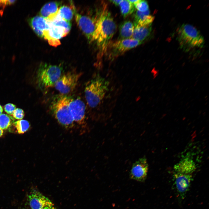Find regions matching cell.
Returning <instances> with one entry per match:
<instances>
[{
    "mask_svg": "<svg viewBox=\"0 0 209 209\" xmlns=\"http://www.w3.org/2000/svg\"><path fill=\"white\" fill-rule=\"evenodd\" d=\"M49 21L53 25L62 27L69 32L71 29V24L70 22L63 19L58 14L53 19Z\"/></svg>",
    "mask_w": 209,
    "mask_h": 209,
    "instance_id": "obj_21",
    "label": "cell"
},
{
    "mask_svg": "<svg viewBox=\"0 0 209 209\" xmlns=\"http://www.w3.org/2000/svg\"><path fill=\"white\" fill-rule=\"evenodd\" d=\"M29 24L36 34L43 38L44 32L49 28L48 21L40 16H36L28 19Z\"/></svg>",
    "mask_w": 209,
    "mask_h": 209,
    "instance_id": "obj_13",
    "label": "cell"
},
{
    "mask_svg": "<svg viewBox=\"0 0 209 209\" xmlns=\"http://www.w3.org/2000/svg\"><path fill=\"white\" fill-rule=\"evenodd\" d=\"M81 75L80 73L68 72L61 76L54 87L61 95H65L75 89Z\"/></svg>",
    "mask_w": 209,
    "mask_h": 209,
    "instance_id": "obj_8",
    "label": "cell"
},
{
    "mask_svg": "<svg viewBox=\"0 0 209 209\" xmlns=\"http://www.w3.org/2000/svg\"><path fill=\"white\" fill-rule=\"evenodd\" d=\"M110 82L99 73L95 74L86 84L84 95L87 102L92 108H97L102 103L109 91Z\"/></svg>",
    "mask_w": 209,
    "mask_h": 209,
    "instance_id": "obj_2",
    "label": "cell"
},
{
    "mask_svg": "<svg viewBox=\"0 0 209 209\" xmlns=\"http://www.w3.org/2000/svg\"><path fill=\"white\" fill-rule=\"evenodd\" d=\"M134 26L130 21H125L120 26V39H125L132 38Z\"/></svg>",
    "mask_w": 209,
    "mask_h": 209,
    "instance_id": "obj_18",
    "label": "cell"
},
{
    "mask_svg": "<svg viewBox=\"0 0 209 209\" xmlns=\"http://www.w3.org/2000/svg\"><path fill=\"white\" fill-rule=\"evenodd\" d=\"M142 43L132 38L119 39L115 42H111L107 46L105 53H107L106 54L109 59L113 60Z\"/></svg>",
    "mask_w": 209,
    "mask_h": 209,
    "instance_id": "obj_6",
    "label": "cell"
},
{
    "mask_svg": "<svg viewBox=\"0 0 209 209\" xmlns=\"http://www.w3.org/2000/svg\"><path fill=\"white\" fill-rule=\"evenodd\" d=\"M69 107L74 122L82 126H85L86 106L83 102L79 98H71Z\"/></svg>",
    "mask_w": 209,
    "mask_h": 209,
    "instance_id": "obj_9",
    "label": "cell"
},
{
    "mask_svg": "<svg viewBox=\"0 0 209 209\" xmlns=\"http://www.w3.org/2000/svg\"><path fill=\"white\" fill-rule=\"evenodd\" d=\"M28 200L31 209H42L54 205L48 198L36 190H33L29 193Z\"/></svg>",
    "mask_w": 209,
    "mask_h": 209,
    "instance_id": "obj_11",
    "label": "cell"
},
{
    "mask_svg": "<svg viewBox=\"0 0 209 209\" xmlns=\"http://www.w3.org/2000/svg\"><path fill=\"white\" fill-rule=\"evenodd\" d=\"M150 14V11L149 9L144 12L137 10L134 16V25L147 26L151 25L154 18Z\"/></svg>",
    "mask_w": 209,
    "mask_h": 209,
    "instance_id": "obj_16",
    "label": "cell"
},
{
    "mask_svg": "<svg viewBox=\"0 0 209 209\" xmlns=\"http://www.w3.org/2000/svg\"><path fill=\"white\" fill-rule=\"evenodd\" d=\"M71 98L61 95L55 98L51 105V110L58 122L66 129H70L74 126V122L69 107Z\"/></svg>",
    "mask_w": 209,
    "mask_h": 209,
    "instance_id": "obj_3",
    "label": "cell"
},
{
    "mask_svg": "<svg viewBox=\"0 0 209 209\" xmlns=\"http://www.w3.org/2000/svg\"><path fill=\"white\" fill-rule=\"evenodd\" d=\"M13 123L19 134H22L26 131L30 127L29 122L25 120H19Z\"/></svg>",
    "mask_w": 209,
    "mask_h": 209,
    "instance_id": "obj_23",
    "label": "cell"
},
{
    "mask_svg": "<svg viewBox=\"0 0 209 209\" xmlns=\"http://www.w3.org/2000/svg\"><path fill=\"white\" fill-rule=\"evenodd\" d=\"M96 37V41L100 54L105 53L111 39L115 34L117 26L107 5L103 4L95 17Z\"/></svg>",
    "mask_w": 209,
    "mask_h": 209,
    "instance_id": "obj_1",
    "label": "cell"
},
{
    "mask_svg": "<svg viewBox=\"0 0 209 209\" xmlns=\"http://www.w3.org/2000/svg\"><path fill=\"white\" fill-rule=\"evenodd\" d=\"M42 209H56L54 205L47 207Z\"/></svg>",
    "mask_w": 209,
    "mask_h": 209,
    "instance_id": "obj_29",
    "label": "cell"
},
{
    "mask_svg": "<svg viewBox=\"0 0 209 209\" xmlns=\"http://www.w3.org/2000/svg\"><path fill=\"white\" fill-rule=\"evenodd\" d=\"M174 183L178 192L183 196L188 191L192 180V174L174 173Z\"/></svg>",
    "mask_w": 209,
    "mask_h": 209,
    "instance_id": "obj_12",
    "label": "cell"
},
{
    "mask_svg": "<svg viewBox=\"0 0 209 209\" xmlns=\"http://www.w3.org/2000/svg\"><path fill=\"white\" fill-rule=\"evenodd\" d=\"M74 11L76 22L89 42H91L96 41V18L80 14L77 12L75 8Z\"/></svg>",
    "mask_w": 209,
    "mask_h": 209,
    "instance_id": "obj_7",
    "label": "cell"
},
{
    "mask_svg": "<svg viewBox=\"0 0 209 209\" xmlns=\"http://www.w3.org/2000/svg\"><path fill=\"white\" fill-rule=\"evenodd\" d=\"M133 5H134L137 3L139 1V0H128Z\"/></svg>",
    "mask_w": 209,
    "mask_h": 209,
    "instance_id": "obj_30",
    "label": "cell"
},
{
    "mask_svg": "<svg viewBox=\"0 0 209 209\" xmlns=\"http://www.w3.org/2000/svg\"><path fill=\"white\" fill-rule=\"evenodd\" d=\"M121 0H111L109 1L115 5V6H118L119 3Z\"/></svg>",
    "mask_w": 209,
    "mask_h": 209,
    "instance_id": "obj_28",
    "label": "cell"
},
{
    "mask_svg": "<svg viewBox=\"0 0 209 209\" xmlns=\"http://www.w3.org/2000/svg\"><path fill=\"white\" fill-rule=\"evenodd\" d=\"M196 169L195 163L189 157L182 159L174 167V173L192 174Z\"/></svg>",
    "mask_w": 209,
    "mask_h": 209,
    "instance_id": "obj_14",
    "label": "cell"
},
{
    "mask_svg": "<svg viewBox=\"0 0 209 209\" xmlns=\"http://www.w3.org/2000/svg\"><path fill=\"white\" fill-rule=\"evenodd\" d=\"M134 26L132 38L142 43L149 37L152 30L151 25L147 26Z\"/></svg>",
    "mask_w": 209,
    "mask_h": 209,
    "instance_id": "obj_17",
    "label": "cell"
},
{
    "mask_svg": "<svg viewBox=\"0 0 209 209\" xmlns=\"http://www.w3.org/2000/svg\"><path fill=\"white\" fill-rule=\"evenodd\" d=\"M3 111V108L0 105V115L2 114Z\"/></svg>",
    "mask_w": 209,
    "mask_h": 209,
    "instance_id": "obj_31",
    "label": "cell"
},
{
    "mask_svg": "<svg viewBox=\"0 0 209 209\" xmlns=\"http://www.w3.org/2000/svg\"><path fill=\"white\" fill-rule=\"evenodd\" d=\"M24 111L19 108H16L12 114L14 118L20 120L24 117Z\"/></svg>",
    "mask_w": 209,
    "mask_h": 209,
    "instance_id": "obj_25",
    "label": "cell"
},
{
    "mask_svg": "<svg viewBox=\"0 0 209 209\" xmlns=\"http://www.w3.org/2000/svg\"><path fill=\"white\" fill-rule=\"evenodd\" d=\"M62 68L60 66L43 63L38 69L37 79L38 86L46 89L54 86L62 75Z\"/></svg>",
    "mask_w": 209,
    "mask_h": 209,
    "instance_id": "obj_5",
    "label": "cell"
},
{
    "mask_svg": "<svg viewBox=\"0 0 209 209\" xmlns=\"http://www.w3.org/2000/svg\"><path fill=\"white\" fill-rule=\"evenodd\" d=\"M15 1L12 0H0V6H5L6 5H10L14 3Z\"/></svg>",
    "mask_w": 209,
    "mask_h": 209,
    "instance_id": "obj_27",
    "label": "cell"
},
{
    "mask_svg": "<svg viewBox=\"0 0 209 209\" xmlns=\"http://www.w3.org/2000/svg\"><path fill=\"white\" fill-rule=\"evenodd\" d=\"M177 35L181 47L186 51L194 48H202L204 45L203 37L195 27L190 24H182L179 28Z\"/></svg>",
    "mask_w": 209,
    "mask_h": 209,
    "instance_id": "obj_4",
    "label": "cell"
},
{
    "mask_svg": "<svg viewBox=\"0 0 209 209\" xmlns=\"http://www.w3.org/2000/svg\"><path fill=\"white\" fill-rule=\"evenodd\" d=\"M135 9L138 11L145 12L149 9V6L147 2L145 0H140L134 5Z\"/></svg>",
    "mask_w": 209,
    "mask_h": 209,
    "instance_id": "obj_24",
    "label": "cell"
},
{
    "mask_svg": "<svg viewBox=\"0 0 209 209\" xmlns=\"http://www.w3.org/2000/svg\"><path fill=\"white\" fill-rule=\"evenodd\" d=\"M71 5V7L65 5L60 6L57 13L62 18L69 22L71 20L74 14V6L72 3Z\"/></svg>",
    "mask_w": 209,
    "mask_h": 209,
    "instance_id": "obj_19",
    "label": "cell"
},
{
    "mask_svg": "<svg viewBox=\"0 0 209 209\" xmlns=\"http://www.w3.org/2000/svg\"><path fill=\"white\" fill-rule=\"evenodd\" d=\"M14 120L11 116L2 113L0 115V129L2 130L7 129L14 122Z\"/></svg>",
    "mask_w": 209,
    "mask_h": 209,
    "instance_id": "obj_22",
    "label": "cell"
},
{
    "mask_svg": "<svg viewBox=\"0 0 209 209\" xmlns=\"http://www.w3.org/2000/svg\"><path fill=\"white\" fill-rule=\"evenodd\" d=\"M61 2L52 1L46 3L41 9L39 14L48 21L53 19L57 15Z\"/></svg>",
    "mask_w": 209,
    "mask_h": 209,
    "instance_id": "obj_15",
    "label": "cell"
},
{
    "mask_svg": "<svg viewBox=\"0 0 209 209\" xmlns=\"http://www.w3.org/2000/svg\"><path fill=\"white\" fill-rule=\"evenodd\" d=\"M148 164L145 156L139 158L132 165L130 172V178L140 182H144L147 177Z\"/></svg>",
    "mask_w": 209,
    "mask_h": 209,
    "instance_id": "obj_10",
    "label": "cell"
},
{
    "mask_svg": "<svg viewBox=\"0 0 209 209\" xmlns=\"http://www.w3.org/2000/svg\"><path fill=\"white\" fill-rule=\"evenodd\" d=\"M4 109L7 113L10 115H12L16 108V106L14 105L11 103H8L5 105Z\"/></svg>",
    "mask_w": 209,
    "mask_h": 209,
    "instance_id": "obj_26",
    "label": "cell"
},
{
    "mask_svg": "<svg viewBox=\"0 0 209 209\" xmlns=\"http://www.w3.org/2000/svg\"><path fill=\"white\" fill-rule=\"evenodd\" d=\"M118 6L124 17H126L132 14L135 9L134 5L128 0H121Z\"/></svg>",
    "mask_w": 209,
    "mask_h": 209,
    "instance_id": "obj_20",
    "label": "cell"
}]
</instances>
